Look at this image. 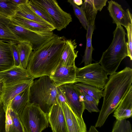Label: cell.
<instances>
[{
    "instance_id": "23",
    "label": "cell",
    "mask_w": 132,
    "mask_h": 132,
    "mask_svg": "<svg viewBox=\"0 0 132 132\" xmlns=\"http://www.w3.org/2000/svg\"><path fill=\"white\" fill-rule=\"evenodd\" d=\"M29 88L15 96L9 105L19 116L29 102Z\"/></svg>"
},
{
    "instance_id": "9",
    "label": "cell",
    "mask_w": 132,
    "mask_h": 132,
    "mask_svg": "<svg viewBox=\"0 0 132 132\" xmlns=\"http://www.w3.org/2000/svg\"><path fill=\"white\" fill-rule=\"evenodd\" d=\"M65 98L67 104L78 116L82 117L85 110L83 99L80 89L73 83L59 86Z\"/></svg>"
},
{
    "instance_id": "10",
    "label": "cell",
    "mask_w": 132,
    "mask_h": 132,
    "mask_svg": "<svg viewBox=\"0 0 132 132\" xmlns=\"http://www.w3.org/2000/svg\"><path fill=\"white\" fill-rule=\"evenodd\" d=\"M34 79L3 84L1 94V101L4 109H6L12 100L17 95L29 88Z\"/></svg>"
},
{
    "instance_id": "33",
    "label": "cell",
    "mask_w": 132,
    "mask_h": 132,
    "mask_svg": "<svg viewBox=\"0 0 132 132\" xmlns=\"http://www.w3.org/2000/svg\"><path fill=\"white\" fill-rule=\"evenodd\" d=\"M127 36L128 42L126 43L127 51L128 56L130 60H132V23H130L127 28Z\"/></svg>"
},
{
    "instance_id": "29",
    "label": "cell",
    "mask_w": 132,
    "mask_h": 132,
    "mask_svg": "<svg viewBox=\"0 0 132 132\" xmlns=\"http://www.w3.org/2000/svg\"><path fill=\"white\" fill-rule=\"evenodd\" d=\"M28 4L38 16L55 28V23L53 20L45 9L34 2L33 0H29Z\"/></svg>"
},
{
    "instance_id": "1",
    "label": "cell",
    "mask_w": 132,
    "mask_h": 132,
    "mask_svg": "<svg viewBox=\"0 0 132 132\" xmlns=\"http://www.w3.org/2000/svg\"><path fill=\"white\" fill-rule=\"evenodd\" d=\"M132 69L126 67L110 75L103 89L102 107L95 124L101 127L113 113L132 87Z\"/></svg>"
},
{
    "instance_id": "11",
    "label": "cell",
    "mask_w": 132,
    "mask_h": 132,
    "mask_svg": "<svg viewBox=\"0 0 132 132\" xmlns=\"http://www.w3.org/2000/svg\"><path fill=\"white\" fill-rule=\"evenodd\" d=\"M76 68L75 65L67 66L59 63L49 77L57 87L66 84H74Z\"/></svg>"
},
{
    "instance_id": "5",
    "label": "cell",
    "mask_w": 132,
    "mask_h": 132,
    "mask_svg": "<svg viewBox=\"0 0 132 132\" xmlns=\"http://www.w3.org/2000/svg\"><path fill=\"white\" fill-rule=\"evenodd\" d=\"M19 117L25 132H42L49 126L47 114L36 104L28 103Z\"/></svg>"
},
{
    "instance_id": "13",
    "label": "cell",
    "mask_w": 132,
    "mask_h": 132,
    "mask_svg": "<svg viewBox=\"0 0 132 132\" xmlns=\"http://www.w3.org/2000/svg\"><path fill=\"white\" fill-rule=\"evenodd\" d=\"M49 123L53 132H66L65 120L62 109L57 101L47 114Z\"/></svg>"
},
{
    "instance_id": "41",
    "label": "cell",
    "mask_w": 132,
    "mask_h": 132,
    "mask_svg": "<svg viewBox=\"0 0 132 132\" xmlns=\"http://www.w3.org/2000/svg\"><path fill=\"white\" fill-rule=\"evenodd\" d=\"M1 92H0V113L4 109L3 105L1 101Z\"/></svg>"
},
{
    "instance_id": "7",
    "label": "cell",
    "mask_w": 132,
    "mask_h": 132,
    "mask_svg": "<svg viewBox=\"0 0 132 132\" xmlns=\"http://www.w3.org/2000/svg\"><path fill=\"white\" fill-rule=\"evenodd\" d=\"M8 26L11 31L23 42H29L35 51L57 35L53 31H32L15 24L11 20Z\"/></svg>"
},
{
    "instance_id": "6",
    "label": "cell",
    "mask_w": 132,
    "mask_h": 132,
    "mask_svg": "<svg viewBox=\"0 0 132 132\" xmlns=\"http://www.w3.org/2000/svg\"><path fill=\"white\" fill-rule=\"evenodd\" d=\"M106 72L99 62L76 68L75 83H80L103 90L108 78Z\"/></svg>"
},
{
    "instance_id": "43",
    "label": "cell",
    "mask_w": 132,
    "mask_h": 132,
    "mask_svg": "<svg viewBox=\"0 0 132 132\" xmlns=\"http://www.w3.org/2000/svg\"><path fill=\"white\" fill-rule=\"evenodd\" d=\"M52 132H53L52 131Z\"/></svg>"
},
{
    "instance_id": "28",
    "label": "cell",
    "mask_w": 132,
    "mask_h": 132,
    "mask_svg": "<svg viewBox=\"0 0 132 132\" xmlns=\"http://www.w3.org/2000/svg\"><path fill=\"white\" fill-rule=\"evenodd\" d=\"M18 6L11 0H0V14L10 18L15 15Z\"/></svg>"
},
{
    "instance_id": "15",
    "label": "cell",
    "mask_w": 132,
    "mask_h": 132,
    "mask_svg": "<svg viewBox=\"0 0 132 132\" xmlns=\"http://www.w3.org/2000/svg\"><path fill=\"white\" fill-rule=\"evenodd\" d=\"M32 78L27 70L20 65L0 72V79L3 84L30 79Z\"/></svg>"
},
{
    "instance_id": "36",
    "label": "cell",
    "mask_w": 132,
    "mask_h": 132,
    "mask_svg": "<svg viewBox=\"0 0 132 132\" xmlns=\"http://www.w3.org/2000/svg\"><path fill=\"white\" fill-rule=\"evenodd\" d=\"M57 101L60 105L61 104L67 102L64 94L60 89L59 87H57Z\"/></svg>"
},
{
    "instance_id": "17",
    "label": "cell",
    "mask_w": 132,
    "mask_h": 132,
    "mask_svg": "<svg viewBox=\"0 0 132 132\" xmlns=\"http://www.w3.org/2000/svg\"><path fill=\"white\" fill-rule=\"evenodd\" d=\"M113 116L117 120L129 118L132 116V87L114 111Z\"/></svg>"
},
{
    "instance_id": "38",
    "label": "cell",
    "mask_w": 132,
    "mask_h": 132,
    "mask_svg": "<svg viewBox=\"0 0 132 132\" xmlns=\"http://www.w3.org/2000/svg\"><path fill=\"white\" fill-rule=\"evenodd\" d=\"M14 3L18 5H20L27 4L28 3V0H11Z\"/></svg>"
},
{
    "instance_id": "18",
    "label": "cell",
    "mask_w": 132,
    "mask_h": 132,
    "mask_svg": "<svg viewBox=\"0 0 132 132\" xmlns=\"http://www.w3.org/2000/svg\"><path fill=\"white\" fill-rule=\"evenodd\" d=\"M77 47L75 39L66 40L59 64L67 66L75 65V60L77 56L78 52L76 50Z\"/></svg>"
},
{
    "instance_id": "16",
    "label": "cell",
    "mask_w": 132,
    "mask_h": 132,
    "mask_svg": "<svg viewBox=\"0 0 132 132\" xmlns=\"http://www.w3.org/2000/svg\"><path fill=\"white\" fill-rule=\"evenodd\" d=\"M4 110L5 132H25L19 115L9 105Z\"/></svg>"
},
{
    "instance_id": "27",
    "label": "cell",
    "mask_w": 132,
    "mask_h": 132,
    "mask_svg": "<svg viewBox=\"0 0 132 132\" xmlns=\"http://www.w3.org/2000/svg\"><path fill=\"white\" fill-rule=\"evenodd\" d=\"M74 84L77 87L94 98L98 103L100 100L103 97V91L102 89L79 82Z\"/></svg>"
},
{
    "instance_id": "3",
    "label": "cell",
    "mask_w": 132,
    "mask_h": 132,
    "mask_svg": "<svg viewBox=\"0 0 132 132\" xmlns=\"http://www.w3.org/2000/svg\"><path fill=\"white\" fill-rule=\"evenodd\" d=\"M113 34L111 44L103 52L99 62L110 75L116 72L122 61L128 56L125 30L121 25L117 24Z\"/></svg>"
},
{
    "instance_id": "30",
    "label": "cell",
    "mask_w": 132,
    "mask_h": 132,
    "mask_svg": "<svg viewBox=\"0 0 132 132\" xmlns=\"http://www.w3.org/2000/svg\"><path fill=\"white\" fill-rule=\"evenodd\" d=\"M80 89L83 99L85 109L91 113L100 112L98 108V103L93 97Z\"/></svg>"
},
{
    "instance_id": "20",
    "label": "cell",
    "mask_w": 132,
    "mask_h": 132,
    "mask_svg": "<svg viewBox=\"0 0 132 132\" xmlns=\"http://www.w3.org/2000/svg\"><path fill=\"white\" fill-rule=\"evenodd\" d=\"M10 21V18L0 14V40L17 44L23 41L8 27V25Z\"/></svg>"
},
{
    "instance_id": "24",
    "label": "cell",
    "mask_w": 132,
    "mask_h": 132,
    "mask_svg": "<svg viewBox=\"0 0 132 132\" xmlns=\"http://www.w3.org/2000/svg\"><path fill=\"white\" fill-rule=\"evenodd\" d=\"M16 46L19 55L20 65L26 69L33 50L32 45L29 42L24 41L18 43Z\"/></svg>"
},
{
    "instance_id": "14",
    "label": "cell",
    "mask_w": 132,
    "mask_h": 132,
    "mask_svg": "<svg viewBox=\"0 0 132 132\" xmlns=\"http://www.w3.org/2000/svg\"><path fill=\"white\" fill-rule=\"evenodd\" d=\"M108 3V9L113 23L122 25L126 28L129 23H132V15L128 9L125 11L120 5L112 0Z\"/></svg>"
},
{
    "instance_id": "37",
    "label": "cell",
    "mask_w": 132,
    "mask_h": 132,
    "mask_svg": "<svg viewBox=\"0 0 132 132\" xmlns=\"http://www.w3.org/2000/svg\"><path fill=\"white\" fill-rule=\"evenodd\" d=\"M5 112L4 109L0 113V132L3 130V127L5 125Z\"/></svg>"
},
{
    "instance_id": "34",
    "label": "cell",
    "mask_w": 132,
    "mask_h": 132,
    "mask_svg": "<svg viewBox=\"0 0 132 132\" xmlns=\"http://www.w3.org/2000/svg\"><path fill=\"white\" fill-rule=\"evenodd\" d=\"M11 44L14 59V65L19 66L20 65V62L19 54L16 44L14 43H11Z\"/></svg>"
},
{
    "instance_id": "21",
    "label": "cell",
    "mask_w": 132,
    "mask_h": 132,
    "mask_svg": "<svg viewBox=\"0 0 132 132\" xmlns=\"http://www.w3.org/2000/svg\"><path fill=\"white\" fill-rule=\"evenodd\" d=\"M10 18L14 23L33 31H53L55 29V27H51L15 15Z\"/></svg>"
},
{
    "instance_id": "32",
    "label": "cell",
    "mask_w": 132,
    "mask_h": 132,
    "mask_svg": "<svg viewBox=\"0 0 132 132\" xmlns=\"http://www.w3.org/2000/svg\"><path fill=\"white\" fill-rule=\"evenodd\" d=\"M111 132H132L131 123L129 121L126 120H116Z\"/></svg>"
},
{
    "instance_id": "42",
    "label": "cell",
    "mask_w": 132,
    "mask_h": 132,
    "mask_svg": "<svg viewBox=\"0 0 132 132\" xmlns=\"http://www.w3.org/2000/svg\"><path fill=\"white\" fill-rule=\"evenodd\" d=\"M3 89V84L1 81L0 79V92L2 93Z\"/></svg>"
},
{
    "instance_id": "39",
    "label": "cell",
    "mask_w": 132,
    "mask_h": 132,
    "mask_svg": "<svg viewBox=\"0 0 132 132\" xmlns=\"http://www.w3.org/2000/svg\"><path fill=\"white\" fill-rule=\"evenodd\" d=\"M87 132H99L96 128L94 126H91L89 130Z\"/></svg>"
},
{
    "instance_id": "26",
    "label": "cell",
    "mask_w": 132,
    "mask_h": 132,
    "mask_svg": "<svg viewBox=\"0 0 132 132\" xmlns=\"http://www.w3.org/2000/svg\"><path fill=\"white\" fill-rule=\"evenodd\" d=\"M82 7L88 25H95V21L97 11L94 7L92 0H85Z\"/></svg>"
},
{
    "instance_id": "40",
    "label": "cell",
    "mask_w": 132,
    "mask_h": 132,
    "mask_svg": "<svg viewBox=\"0 0 132 132\" xmlns=\"http://www.w3.org/2000/svg\"><path fill=\"white\" fill-rule=\"evenodd\" d=\"M73 1L75 3L77 6L82 5L83 3L82 1V0H73Z\"/></svg>"
},
{
    "instance_id": "4",
    "label": "cell",
    "mask_w": 132,
    "mask_h": 132,
    "mask_svg": "<svg viewBox=\"0 0 132 132\" xmlns=\"http://www.w3.org/2000/svg\"><path fill=\"white\" fill-rule=\"evenodd\" d=\"M57 87L49 76L33 81L29 88V102L38 105L47 114L57 101Z\"/></svg>"
},
{
    "instance_id": "12",
    "label": "cell",
    "mask_w": 132,
    "mask_h": 132,
    "mask_svg": "<svg viewBox=\"0 0 132 132\" xmlns=\"http://www.w3.org/2000/svg\"><path fill=\"white\" fill-rule=\"evenodd\" d=\"M60 105L65 118L66 132H87L86 125L82 117L75 113L66 103Z\"/></svg>"
},
{
    "instance_id": "2",
    "label": "cell",
    "mask_w": 132,
    "mask_h": 132,
    "mask_svg": "<svg viewBox=\"0 0 132 132\" xmlns=\"http://www.w3.org/2000/svg\"><path fill=\"white\" fill-rule=\"evenodd\" d=\"M66 40L64 36L57 35L33 51L26 69L33 78L50 76L59 63Z\"/></svg>"
},
{
    "instance_id": "19",
    "label": "cell",
    "mask_w": 132,
    "mask_h": 132,
    "mask_svg": "<svg viewBox=\"0 0 132 132\" xmlns=\"http://www.w3.org/2000/svg\"><path fill=\"white\" fill-rule=\"evenodd\" d=\"M14 65L11 44L0 40V72Z\"/></svg>"
},
{
    "instance_id": "22",
    "label": "cell",
    "mask_w": 132,
    "mask_h": 132,
    "mask_svg": "<svg viewBox=\"0 0 132 132\" xmlns=\"http://www.w3.org/2000/svg\"><path fill=\"white\" fill-rule=\"evenodd\" d=\"M15 15L51 27H54L36 14L29 7L28 3L19 5Z\"/></svg>"
},
{
    "instance_id": "8",
    "label": "cell",
    "mask_w": 132,
    "mask_h": 132,
    "mask_svg": "<svg viewBox=\"0 0 132 132\" xmlns=\"http://www.w3.org/2000/svg\"><path fill=\"white\" fill-rule=\"evenodd\" d=\"M45 9L53 20L58 31L65 28L72 21L71 15L63 10L55 0H33Z\"/></svg>"
},
{
    "instance_id": "35",
    "label": "cell",
    "mask_w": 132,
    "mask_h": 132,
    "mask_svg": "<svg viewBox=\"0 0 132 132\" xmlns=\"http://www.w3.org/2000/svg\"><path fill=\"white\" fill-rule=\"evenodd\" d=\"M94 6L96 10L101 11L103 7L106 5L107 0H92Z\"/></svg>"
},
{
    "instance_id": "25",
    "label": "cell",
    "mask_w": 132,
    "mask_h": 132,
    "mask_svg": "<svg viewBox=\"0 0 132 132\" xmlns=\"http://www.w3.org/2000/svg\"><path fill=\"white\" fill-rule=\"evenodd\" d=\"M95 29V25H88L86 34V45L84 54L81 63H84V66L92 63V54L94 50L92 44V36Z\"/></svg>"
},
{
    "instance_id": "31",
    "label": "cell",
    "mask_w": 132,
    "mask_h": 132,
    "mask_svg": "<svg viewBox=\"0 0 132 132\" xmlns=\"http://www.w3.org/2000/svg\"><path fill=\"white\" fill-rule=\"evenodd\" d=\"M67 2L72 6L75 15L85 29L87 30L88 24L81 7L78 6L75 3L73 0H69Z\"/></svg>"
}]
</instances>
